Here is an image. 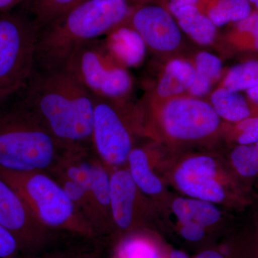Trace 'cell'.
<instances>
[{
  "label": "cell",
  "mask_w": 258,
  "mask_h": 258,
  "mask_svg": "<svg viewBox=\"0 0 258 258\" xmlns=\"http://www.w3.org/2000/svg\"><path fill=\"white\" fill-rule=\"evenodd\" d=\"M118 59L99 39L79 45L62 69L74 76L93 96L115 101L128 94L132 80L128 71L115 63Z\"/></svg>",
  "instance_id": "8992f818"
},
{
  "label": "cell",
  "mask_w": 258,
  "mask_h": 258,
  "mask_svg": "<svg viewBox=\"0 0 258 258\" xmlns=\"http://www.w3.org/2000/svg\"><path fill=\"white\" fill-rule=\"evenodd\" d=\"M247 93L249 99L258 104V86L247 90Z\"/></svg>",
  "instance_id": "836d02e7"
},
{
  "label": "cell",
  "mask_w": 258,
  "mask_h": 258,
  "mask_svg": "<svg viewBox=\"0 0 258 258\" xmlns=\"http://www.w3.org/2000/svg\"><path fill=\"white\" fill-rule=\"evenodd\" d=\"M83 184L92 200L103 228V235H113L111 211V170L94 155L87 179ZM82 186V185H81Z\"/></svg>",
  "instance_id": "5bb4252c"
},
{
  "label": "cell",
  "mask_w": 258,
  "mask_h": 258,
  "mask_svg": "<svg viewBox=\"0 0 258 258\" xmlns=\"http://www.w3.org/2000/svg\"><path fill=\"white\" fill-rule=\"evenodd\" d=\"M149 3V0H85L40 30L36 69H62L76 47L121 26L136 8Z\"/></svg>",
  "instance_id": "7a4b0ae2"
},
{
  "label": "cell",
  "mask_w": 258,
  "mask_h": 258,
  "mask_svg": "<svg viewBox=\"0 0 258 258\" xmlns=\"http://www.w3.org/2000/svg\"><path fill=\"white\" fill-rule=\"evenodd\" d=\"M211 101L217 115L227 121L238 123L254 117L247 100L237 91L220 88L212 94Z\"/></svg>",
  "instance_id": "ffe728a7"
},
{
  "label": "cell",
  "mask_w": 258,
  "mask_h": 258,
  "mask_svg": "<svg viewBox=\"0 0 258 258\" xmlns=\"http://www.w3.org/2000/svg\"><path fill=\"white\" fill-rule=\"evenodd\" d=\"M171 208L177 220L179 235L193 243L206 242L222 219L219 205L198 199L178 197L173 200Z\"/></svg>",
  "instance_id": "4fadbf2b"
},
{
  "label": "cell",
  "mask_w": 258,
  "mask_h": 258,
  "mask_svg": "<svg viewBox=\"0 0 258 258\" xmlns=\"http://www.w3.org/2000/svg\"><path fill=\"white\" fill-rule=\"evenodd\" d=\"M201 0H167L169 5H198Z\"/></svg>",
  "instance_id": "1f68e13d"
},
{
  "label": "cell",
  "mask_w": 258,
  "mask_h": 258,
  "mask_svg": "<svg viewBox=\"0 0 258 258\" xmlns=\"http://www.w3.org/2000/svg\"><path fill=\"white\" fill-rule=\"evenodd\" d=\"M69 258H99L96 253H83L78 255L71 256Z\"/></svg>",
  "instance_id": "e575fe53"
},
{
  "label": "cell",
  "mask_w": 258,
  "mask_h": 258,
  "mask_svg": "<svg viewBox=\"0 0 258 258\" xmlns=\"http://www.w3.org/2000/svg\"><path fill=\"white\" fill-rule=\"evenodd\" d=\"M112 258H169V251L155 236L144 229L117 240Z\"/></svg>",
  "instance_id": "e0dca14e"
},
{
  "label": "cell",
  "mask_w": 258,
  "mask_h": 258,
  "mask_svg": "<svg viewBox=\"0 0 258 258\" xmlns=\"http://www.w3.org/2000/svg\"><path fill=\"white\" fill-rule=\"evenodd\" d=\"M171 184L183 196L225 205L230 201V180L218 157L191 154L176 160L169 171Z\"/></svg>",
  "instance_id": "52a82bcc"
},
{
  "label": "cell",
  "mask_w": 258,
  "mask_h": 258,
  "mask_svg": "<svg viewBox=\"0 0 258 258\" xmlns=\"http://www.w3.org/2000/svg\"><path fill=\"white\" fill-rule=\"evenodd\" d=\"M222 64L217 56L207 52L199 53L196 57L195 81L189 91L195 96H203L209 93L212 83L221 74Z\"/></svg>",
  "instance_id": "7402d4cb"
},
{
  "label": "cell",
  "mask_w": 258,
  "mask_h": 258,
  "mask_svg": "<svg viewBox=\"0 0 258 258\" xmlns=\"http://www.w3.org/2000/svg\"><path fill=\"white\" fill-rule=\"evenodd\" d=\"M147 200L127 167L111 170V211L113 235L117 240L144 230Z\"/></svg>",
  "instance_id": "8fae6325"
},
{
  "label": "cell",
  "mask_w": 258,
  "mask_h": 258,
  "mask_svg": "<svg viewBox=\"0 0 258 258\" xmlns=\"http://www.w3.org/2000/svg\"><path fill=\"white\" fill-rule=\"evenodd\" d=\"M247 1L250 3L251 5H254L258 11V0H247Z\"/></svg>",
  "instance_id": "d590c367"
},
{
  "label": "cell",
  "mask_w": 258,
  "mask_h": 258,
  "mask_svg": "<svg viewBox=\"0 0 258 258\" xmlns=\"http://www.w3.org/2000/svg\"><path fill=\"white\" fill-rule=\"evenodd\" d=\"M39 32L33 20L0 14V104L26 89L36 70Z\"/></svg>",
  "instance_id": "5b68a950"
},
{
  "label": "cell",
  "mask_w": 258,
  "mask_h": 258,
  "mask_svg": "<svg viewBox=\"0 0 258 258\" xmlns=\"http://www.w3.org/2000/svg\"><path fill=\"white\" fill-rule=\"evenodd\" d=\"M0 176L18 191L37 220L51 230L88 239L98 236L62 185L48 173H18L0 169Z\"/></svg>",
  "instance_id": "277c9868"
},
{
  "label": "cell",
  "mask_w": 258,
  "mask_h": 258,
  "mask_svg": "<svg viewBox=\"0 0 258 258\" xmlns=\"http://www.w3.org/2000/svg\"><path fill=\"white\" fill-rule=\"evenodd\" d=\"M195 79V69L186 61L174 60L166 67L157 93L163 98L176 96L189 89Z\"/></svg>",
  "instance_id": "d6986e66"
},
{
  "label": "cell",
  "mask_w": 258,
  "mask_h": 258,
  "mask_svg": "<svg viewBox=\"0 0 258 258\" xmlns=\"http://www.w3.org/2000/svg\"><path fill=\"white\" fill-rule=\"evenodd\" d=\"M167 10L175 17L180 28L195 41L203 45L213 42L217 27L197 5H169Z\"/></svg>",
  "instance_id": "9a60e30c"
},
{
  "label": "cell",
  "mask_w": 258,
  "mask_h": 258,
  "mask_svg": "<svg viewBox=\"0 0 258 258\" xmlns=\"http://www.w3.org/2000/svg\"><path fill=\"white\" fill-rule=\"evenodd\" d=\"M23 98L66 149L92 151L94 98L64 69L35 70Z\"/></svg>",
  "instance_id": "6da1fadb"
},
{
  "label": "cell",
  "mask_w": 258,
  "mask_h": 258,
  "mask_svg": "<svg viewBox=\"0 0 258 258\" xmlns=\"http://www.w3.org/2000/svg\"><path fill=\"white\" fill-rule=\"evenodd\" d=\"M127 169L139 189L150 198H160L164 183L155 170V164L147 151L134 148L129 154Z\"/></svg>",
  "instance_id": "2e32d148"
},
{
  "label": "cell",
  "mask_w": 258,
  "mask_h": 258,
  "mask_svg": "<svg viewBox=\"0 0 258 258\" xmlns=\"http://www.w3.org/2000/svg\"><path fill=\"white\" fill-rule=\"evenodd\" d=\"M124 24H128V27L138 32L146 45L154 50H174L181 42L177 23L170 12L161 5H140Z\"/></svg>",
  "instance_id": "7c38bea8"
},
{
  "label": "cell",
  "mask_w": 258,
  "mask_h": 258,
  "mask_svg": "<svg viewBox=\"0 0 258 258\" xmlns=\"http://www.w3.org/2000/svg\"><path fill=\"white\" fill-rule=\"evenodd\" d=\"M0 224L16 237L24 253L40 252L56 239L57 231L44 225L23 199L0 176Z\"/></svg>",
  "instance_id": "9c48e42d"
},
{
  "label": "cell",
  "mask_w": 258,
  "mask_h": 258,
  "mask_svg": "<svg viewBox=\"0 0 258 258\" xmlns=\"http://www.w3.org/2000/svg\"><path fill=\"white\" fill-rule=\"evenodd\" d=\"M93 98L92 151L110 170L127 167L129 154L134 149L128 123L114 102Z\"/></svg>",
  "instance_id": "ba28073f"
},
{
  "label": "cell",
  "mask_w": 258,
  "mask_h": 258,
  "mask_svg": "<svg viewBox=\"0 0 258 258\" xmlns=\"http://www.w3.org/2000/svg\"><path fill=\"white\" fill-rule=\"evenodd\" d=\"M23 253L16 237L0 224V258H18Z\"/></svg>",
  "instance_id": "83f0119b"
},
{
  "label": "cell",
  "mask_w": 258,
  "mask_h": 258,
  "mask_svg": "<svg viewBox=\"0 0 258 258\" xmlns=\"http://www.w3.org/2000/svg\"><path fill=\"white\" fill-rule=\"evenodd\" d=\"M230 164L236 174L242 177L258 176V142L234 148L230 153Z\"/></svg>",
  "instance_id": "cb8c5ba5"
},
{
  "label": "cell",
  "mask_w": 258,
  "mask_h": 258,
  "mask_svg": "<svg viewBox=\"0 0 258 258\" xmlns=\"http://www.w3.org/2000/svg\"><path fill=\"white\" fill-rule=\"evenodd\" d=\"M252 13L247 0H211L205 13L216 27L238 23Z\"/></svg>",
  "instance_id": "44dd1931"
},
{
  "label": "cell",
  "mask_w": 258,
  "mask_h": 258,
  "mask_svg": "<svg viewBox=\"0 0 258 258\" xmlns=\"http://www.w3.org/2000/svg\"><path fill=\"white\" fill-rule=\"evenodd\" d=\"M106 43L113 55L126 66H137L145 55L146 44L143 39L126 25L113 30Z\"/></svg>",
  "instance_id": "ac0fdd59"
},
{
  "label": "cell",
  "mask_w": 258,
  "mask_h": 258,
  "mask_svg": "<svg viewBox=\"0 0 258 258\" xmlns=\"http://www.w3.org/2000/svg\"><path fill=\"white\" fill-rule=\"evenodd\" d=\"M69 152L40 121L23 96L0 112V169L51 174Z\"/></svg>",
  "instance_id": "3957f363"
},
{
  "label": "cell",
  "mask_w": 258,
  "mask_h": 258,
  "mask_svg": "<svg viewBox=\"0 0 258 258\" xmlns=\"http://www.w3.org/2000/svg\"><path fill=\"white\" fill-rule=\"evenodd\" d=\"M70 254L63 253H54L45 254H34V255L28 256L25 258H69Z\"/></svg>",
  "instance_id": "4dcf8cb0"
},
{
  "label": "cell",
  "mask_w": 258,
  "mask_h": 258,
  "mask_svg": "<svg viewBox=\"0 0 258 258\" xmlns=\"http://www.w3.org/2000/svg\"><path fill=\"white\" fill-rule=\"evenodd\" d=\"M169 258H190L184 251L180 249H171L169 251Z\"/></svg>",
  "instance_id": "d6a6232c"
},
{
  "label": "cell",
  "mask_w": 258,
  "mask_h": 258,
  "mask_svg": "<svg viewBox=\"0 0 258 258\" xmlns=\"http://www.w3.org/2000/svg\"><path fill=\"white\" fill-rule=\"evenodd\" d=\"M234 38L239 46L258 51V11L252 13L247 18L236 23Z\"/></svg>",
  "instance_id": "484cf974"
},
{
  "label": "cell",
  "mask_w": 258,
  "mask_h": 258,
  "mask_svg": "<svg viewBox=\"0 0 258 258\" xmlns=\"http://www.w3.org/2000/svg\"><path fill=\"white\" fill-rule=\"evenodd\" d=\"M257 86L258 60L247 61L232 68L224 82V88L237 92Z\"/></svg>",
  "instance_id": "d4e9b609"
},
{
  "label": "cell",
  "mask_w": 258,
  "mask_h": 258,
  "mask_svg": "<svg viewBox=\"0 0 258 258\" xmlns=\"http://www.w3.org/2000/svg\"><path fill=\"white\" fill-rule=\"evenodd\" d=\"M194 258H241L230 242H218L201 249Z\"/></svg>",
  "instance_id": "f1b7e54d"
},
{
  "label": "cell",
  "mask_w": 258,
  "mask_h": 258,
  "mask_svg": "<svg viewBox=\"0 0 258 258\" xmlns=\"http://www.w3.org/2000/svg\"><path fill=\"white\" fill-rule=\"evenodd\" d=\"M236 140L239 145L258 142V116L250 117L237 123Z\"/></svg>",
  "instance_id": "4316f807"
},
{
  "label": "cell",
  "mask_w": 258,
  "mask_h": 258,
  "mask_svg": "<svg viewBox=\"0 0 258 258\" xmlns=\"http://www.w3.org/2000/svg\"><path fill=\"white\" fill-rule=\"evenodd\" d=\"M159 123L171 140L194 142L215 134L220 127V118L206 102L176 98L168 102L159 112Z\"/></svg>",
  "instance_id": "30bf717a"
},
{
  "label": "cell",
  "mask_w": 258,
  "mask_h": 258,
  "mask_svg": "<svg viewBox=\"0 0 258 258\" xmlns=\"http://www.w3.org/2000/svg\"><path fill=\"white\" fill-rule=\"evenodd\" d=\"M85 0H34L31 11L33 21L41 29L50 25Z\"/></svg>",
  "instance_id": "603a6c76"
},
{
  "label": "cell",
  "mask_w": 258,
  "mask_h": 258,
  "mask_svg": "<svg viewBox=\"0 0 258 258\" xmlns=\"http://www.w3.org/2000/svg\"><path fill=\"white\" fill-rule=\"evenodd\" d=\"M23 1V0H0V13H9L10 10Z\"/></svg>",
  "instance_id": "f546056e"
},
{
  "label": "cell",
  "mask_w": 258,
  "mask_h": 258,
  "mask_svg": "<svg viewBox=\"0 0 258 258\" xmlns=\"http://www.w3.org/2000/svg\"><path fill=\"white\" fill-rule=\"evenodd\" d=\"M255 258H258V244L257 245V247H256V256Z\"/></svg>",
  "instance_id": "8d00e7d4"
}]
</instances>
